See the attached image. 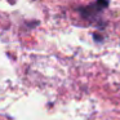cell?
Here are the masks:
<instances>
[{"label":"cell","mask_w":120,"mask_h":120,"mask_svg":"<svg viewBox=\"0 0 120 120\" xmlns=\"http://www.w3.org/2000/svg\"><path fill=\"white\" fill-rule=\"evenodd\" d=\"M110 1L109 0H96L94 3L89 4L85 7H80L78 8V13L84 21L89 22V23L97 25L98 27H102V14L103 12L109 8Z\"/></svg>","instance_id":"1"}]
</instances>
